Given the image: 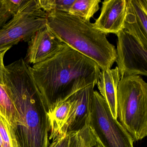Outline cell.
I'll return each mask as SVG.
<instances>
[{"mask_svg":"<svg viewBox=\"0 0 147 147\" xmlns=\"http://www.w3.org/2000/svg\"><path fill=\"white\" fill-rule=\"evenodd\" d=\"M4 83L18 113L13 131L19 147H49L47 109L24 59L5 67Z\"/></svg>","mask_w":147,"mask_h":147,"instance_id":"cell-1","label":"cell"},{"mask_svg":"<svg viewBox=\"0 0 147 147\" xmlns=\"http://www.w3.org/2000/svg\"><path fill=\"white\" fill-rule=\"evenodd\" d=\"M31 71L47 111L79 90L96 85L101 71L93 61L65 44L52 57L33 65Z\"/></svg>","mask_w":147,"mask_h":147,"instance_id":"cell-2","label":"cell"},{"mask_svg":"<svg viewBox=\"0 0 147 147\" xmlns=\"http://www.w3.org/2000/svg\"><path fill=\"white\" fill-rule=\"evenodd\" d=\"M47 14V26L63 43L93 61L101 70L111 68L116 49L93 24L68 13Z\"/></svg>","mask_w":147,"mask_h":147,"instance_id":"cell-3","label":"cell"},{"mask_svg":"<svg viewBox=\"0 0 147 147\" xmlns=\"http://www.w3.org/2000/svg\"><path fill=\"white\" fill-rule=\"evenodd\" d=\"M117 113L119 122L134 142L147 135V83L138 75L122 77L118 86Z\"/></svg>","mask_w":147,"mask_h":147,"instance_id":"cell-4","label":"cell"},{"mask_svg":"<svg viewBox=\"0 0 147 147\" xmlns=\"http://www.w3.org/2000/svg\"><path fill=\"white\" fill-rule=\"evenodd\" d=\"M88 124L101 147H134L133 138L119 121L113 118L97 91L93 93Z\"/></svg>","mask_w":147,"mask_h":147,"instance_id":"cell-5","label":"cell"},{"mask_svg":"<svg viewBox=\"0 0 147 147\" xmlns=\"http://www.w3.org/2000/svg\"><path fill=\"white\" fill-rule=\"evenodd\" d=\"M47 14L38 0H29L13 18L0 29V50L22 41L29 42L38 30L47 25Z\"/></svg>","mask_w":147,"mask_h":147,"instance_id":"cell-6","label":"cell"},{"mask_svg":"<svg viewBox=\"0 0 147 147\" xmlns=\"http://www.w3.org/2000/svg\"><path fill=\"white\" fill-rule=\"evenodd\" d=\"M117 36L116 62L120 78L147 76V49L124 29Z\"/></svg>","mask_w":147,"mask_h":147,"instance_id":"cell-7","label":"cell"},{"mask_svg":"<svg viewBox=\"0 0 147 147\" xmlns=\"http://www.w3.org/2000/svg\"><path fill=\"white\" fill-rule=\"evenodd\" d=\"M64 45L46 25L29 41L26 62L34 65L42 62L59 52Z\"/></svg>","mask_w":147,"mask_h":147,"instance_id":"cell-8","label":"cell"},{"mask_svg":"<svg viewBox=\"0 0 147 147\" xmlns=\"http://www.w3.org/2000/svg\"><path fill=\"white\" fill-rule=\"evenodd\" d=\"M127 0H105L100 15L93 24L94 27L105 35H117L124 29Z\"/></svg>","mask_w":147,"mask_h":147,"instance_id":"cell-9","label":"cell"},{"mask_svg":"<svg viewBox=\"0 0 147 147\" xmlns=\"http://www.w3.org/2000/svg\"><path fill=\"white\" fill-rule=\"evenodd\" d=\"M95 86L84 88L69 98L71 102V112L64 129L65 136L69 132L80 130L88 122Z\"/></svg>","mask_w":147,"mask_h":147,"instance_id":"cell-10","label":"cell"},{"mask_svg":"<svg viewBox=\"0 0 147 147\" xmlns=\"http://www.w3.org/2000/svg\"><path fill=\"white\" fill-rule=\"evenodd\" d=\"M124 29L147 49V0H127Z\"/></svg>","mask_w":147,"mask_h":147,"instance_id":"cell-11","label":"cell"},{"mask_svg":"<svg viewBox=\"0 0 147 147\" xmlns=\"http://www.w3.org/2000/svg\"><path fill=\"white\" fill-rule=\"evenodd\" d=\"M117 67L100 71L97 85L98 89L107 104L111 114L114 119H117V94L120 80Z\"/></svg>","mask_w":147,"mask_h":147,"instance_id":"cell-12","label":"cell"},{"mask_svg":"<svg viewBox=\"0 0 147 147\" xmlns=\"http://www.w3.org/2000/svg\"><path fill=\"white\" fill-rule=\"evenodd\" d=\"M71 102L69 98L57 102L47 111L50 126L49 140L52 141L65 136L64 130L70 117Z\"/></svg>","mask_w":147,"mask_h":147,"instance_id":"cell-13","label":"cell"},{"mask_svg":"<svg viewBox=\"0 0 147 147\" xmlns=\"http://www.w3.org/2000/svg\"><path fill=\"white\" fill-rule=\"evenodd\" d=\"M100 0H75L68 13L90 21L98 11Z\"/></svg>","mask_w":147,"mask_h":147,"instance_id":"cell-14","label":"cell"},{"mask_svg":"<svg viewBox=\"0 0 147 147\" xmlns=\"http://www.w3.org/2000/svg\"><path fill=\"white\" fill-rule=\"evenodd\" d=\"M67 134L69 136L68 147H93L97 145L96 138L88 122L80 130Z\"/></svg>","mask_w":147,"mask_h":147,"instance_id":"cell-15","label":"cell"},{"mask_svg":"<svg viewBox=\"0 0 147 147\" xmlns=\"http://www.w3.org/2000/svg\"><path fill=\"white\" fill-rule=\"evenodd\" d=\"M0 115L5 118L13 129L18 122V113L12 100L4 86L0 84Z\"/></svg>","mask_w":147,"mask_h":147,"instance_id":"cell-16","label":"cell"},{"mask_svg":"<svg viewBox=\"0 0 147 147\" xmlns=\"http://www.w3.org/2000/svg\"><path fill=\"white\" fill-rule=\"evenodd\" d=\"M0 147H19L13 128L1 115Z\"/></svg>","mask_w":147,"mask_h":147,"instance_id":"cell-17","label":"cell"},{"mask_svg":"<svg viewBox=\"0 0 147 147\" xmlns=\"http://www.w3.org/2000/svg\"><path fill=\"white\" fill-rule=\"evenodd\" d=\"M75 0H38L40 8L46 13L54 12L69 13Z\"/></svg>","mask_w":147,"mask_h":147,"instance_id":"cell-18","label":"cell"},{"mask_svg":"<svg viewBox=\"0 0 147 147\" xmlns=\"http://www.w3.org/2000/svg\"><path fill=\"white\" fill-rule=\"evenodd\" d=\"M29 0H4L6 5L13 16L16 15Z\"/></svg>","mask_w":147,"mask_h":147,"instance_id":"cell-19","label":"cell"},{"mask_svg":"<svg viewBox=\"0 0 147 147\" xmlns=\"http://www.w3.org/2000/svg\"><path fill=\"white\" fill-rule=\"evenodd\" d=\"M13 16L5 3L4 0H0V29L3 27L7 21Z\"/></svg>","mask_w":147,"mask_h":147,"instance_id":"cell-20","label":"cell"},{"mask_svg":"<svg viewBox=\"0 0 147 147\" xmlns=\"http://www.w3.org/2000/svg\"><path fill=\"white\" fill-rule=\"evenodd\" d=\"M69 141V136L67 134L64 136L52 141L49 147H68Z\"/></svg>","mask_w":147,"mask_h":147,"instance_id":"cell-21","label":"cell"},{"mask_svg":"<svg viewBox=\"0 0 147 147\" xmlns=\"http://www.w3.org/2000/svg\"><path fill=\"white\" fill-rule=\"evenodd\" d=\"M10 48L0 50V84L4 86V75L5 67L4 65V58L6 52Z\"/></svg>","mask_w":147,"mask_h":147,"instance_id":"cell-22","label":"cell"},{"mask_svg":"<svg viewBox=\"0 0 147 147\" xmlns=\"http://www.w3.org/2000/svg\"><path fill=\"white\" fill-rule=\"evenodd\" d=\"M101 147V146H100V145H99V144H98L97 143V145H96V146H94V147Z\"/></svg>","mask_w":147,"mask_h":147,"instance_id":"cell-23","label":"cell"}]
</instances>
